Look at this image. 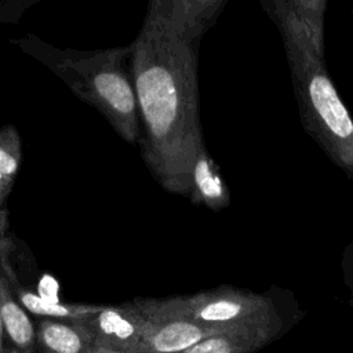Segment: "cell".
Returning <instances> with one entry per match:
<instances>
[{
	"label": "cell",
	"instance_id": "obj_17",
	"mask_svg": "<svg viewBox=\"0 0 353 353\" xmlns=\"http://www.w3.org/2000/svg\"><path fill=\"white\" fill-rule=\"evenodd\" d=\"M12 183H14V181H11L0 174V211H4V203H6V199L12 188Z\"/></svg>",
	"mask_w": 353,
	"mask_h": 353
},
{
	"label": "cell",
	"instance_id": "obj_19",
	"mask_svg": "<svg viewBox=\"0 0 353 353\" xmlns=\"http://www.w3.org/2000/svg\"><path fill=\"white\" fill-rule=\"evenodd\" d=\"M1 353H21L11 342H8V341H6V343H4V347H3V350H1Z\"/></svg>",
	"mask_w": 353,
	"mask_h": 353
},
{
	"label": "cell",
	"instance_id": "obj_6",
	"mask_svg": "<svg viewBox=\"0 0 353 353\" xmlns=\"http://www.w3.org/2000/svg\"><path fill=\"white\" fill-rule=\"evenodd\" d=\"M99 353H145L146 323L132 301L79 319Z\"/></svg>",
	"mask_w": 353,
	"mask_h": 353
},
{
	"label": "cell",
	"instance_id": "obj_8",
	"mask_svg": "<svg viewBox=\"0 0 353 353\" xmlns=\"http://www.w3.org/2000/svg\"><path fill=\"white\" fill-rule=\"evenodd\" d=\"M302 316L299 309H294L268 320L226 328L178 353H254L284 335Z\"/></svg>",
	"mask_w": 353,
	"mask_h": 353
},
{
	"label": "cell",
	"instance_id": "obj_21",
	"mask_svg": "<svg viewBox=\"0 0 353 353\" xmlns=\"http://www.w3.org/2000/svg\"><path fill=\"white\" fill-rule=\"evenodd\" d=\"M0 258H1V261H3V266L7 269V272H10V270H8V266H7V263H6V262H7V258H8V252H6L4 250L0 248Z\"/></svg>",
	"mask_w": 353,
	"mask_h": 353
},
{
	"label": "cell",
	"instance_id": "obj_4",
	"mask_svg": "<svg viewBox=\"0 0 353 353\" xmlns=\"http://www.w3.org/2000/svg\"><path fill=\"white\" fill-rule=\"evenodd\" d=\"M287 292L277 288L255 292L232 285H219L194 294L168 296V299L172 307L186 319L203 327L222 331L298 309L291 296L281 301Z\"/></svg>",
	"mask_w": 353,
	"mask_h": 353
},
{
	"label": "cell",
	"instance_id": "obj_7",
	"mask_svg": "<svg viewBox=\"0 0 353 353\" xmlns=\"http://www.w3.org/2000/svg\"><path fill=\"white\" fill-rule=\"evenodd\" d=\"M146 323L145 353H178L218 332L179 314L168 298L134 299Z\"/></svg>",
	"mask_w": 353,
	"mask_h": 353
},
{
	"label": "cell",
	"instance_id": "obj_3",
	"mask_svg": "<svg viewBox=\"0 0 353 353\" xmlns=\"http://www.w3.org/2000/svg\"><path fill=\"white\" fill-rule=\"evenodd\" d=\"M301 123L328 159L353 179V119L334 85L324 58L288 59Z\"/></svg>",
	"mask_w": 353,
	"mask_h": 353
},
{
	"label": "cell",
	"instance_id": "obj_5",
	"mask_svg": "<svg viewBox=\"0 0 353 353\" xmlns=\"http://www.w3.org/2000/svg\"><path fill=\"white\" fill-rule=\"evenodd\" d=\"M283 37L287 58H324L327 0H262Z\"/></svg>",
	"mask_w": 353,
	"mask_h": 353
},
{
	"label": "cell",
	"instance_id": "obj_14",
	"mask_svg": "<svg viewBox=\"0 0 353 353\" xmlns=\"http://www.w3.org/2000/svg\"><path fill=\"white\" fill-rule=\"evenodd\" d=\"M22 161L21 137L15 125L6 124L0 128V174L11 181Z\"/></svg>",
	"mask_w": 353,
	"mask_h": 353
},
{
	"label": "cell",
	"instance_id": "obj_10",
	"mask_svg": "<svg viewBox=\"0 0 353 353\" xmlns=\"http://www.w3.org/2000/svg\"><path fill=\"white\" fill-rule=\"evenodd\" d=\"M190 190L188 199L194 205H205L221 211L230 204V190L219 165L208 153L205 143L200 146L189 172Z\"/></svg>",
	"mask_w": 353,
	"mask_h": 353
},
{
	"label": "cell",
	"instance_id": "obj_18",
	"mask_svg": "<svg viewBox=\"0 0 353 353\" xmlns=\"http://www.w3.org/2000/svg\"><path fill=\"white\" fill-rule=\"evenodd\" d=\"M6 225H7L6 211H0V248L4 250L6 252H10V250H11V241L4 236Z\"/></svg>",
	"mask_w": 353,
	"mask_h": 353
},
{
	"label": "cell",
	"instance_id": "obj_22",
	"mask_svg": "<svg viewBox=\"0 0 353 353\" xmlns=\"http://www.w3.org/2000/svg\"><path fill=\"white\" fill-rule=\"evenodd\" d=\"M222 1H223V3H225V1H226V0H222Z\"/></svg>",
	"mask_w": 353,
	"mask_h": 353
},
{
	"label": "cell",
	"instance_id": "obj_20",
	"mask_svg": "<svg viewBox=\"0 0 353 353\" xmlns=\"http://www.w3.org/2000/svg\"><path fill=\"white\" fill-rule=\"evenodd\" d=\"M6 343V334H4V327H3V321H1V314H0V353L4 347Z\"/></svg>",
	"mask_w": 353,
	"mask_h": 353
},
{
	"label": "cell",
	"instance_id": "obj_13",
	"mask_svg": "<svg viewBox=\"0 0 353 353\" xmlns=\"http://www.w3.org/2000/svg\"><path fill=\"white\" fill-rule=\"evenodd\" d=\"M15 295L19 303L36 316L44 319H62V320H79L85 316H90L103 305H91V303H63L59 301H51L40 296L32 290L17 287Z\"/></svg>",
	"mask_w": 353,
	"mask_h": 353
},
{
	"label": "cell",
	"instance_id": "obj_1",
	"mask_svg": "<svg viewBox=\"0 0 353 353\" xmlns=\"http://www.w3.org/2000/svg\"><path fill=\"white\" fill-rule=\"evenodd\" d=\"M197 44L145 17L131 43L142 159L157 183L189 196V172L204 145L199 114Z\"/></svg>",
	"mask_w": 353,
	"mask_h": 353
},
{
	"label": "cell",
	"instance_id": "obj_9",
	"mask_svg": "<svg viewBox=\"0 0 353 353\" xmlns=\"http://www.w3.org/2000/svg\"><path fill=\"white\" fill-rule=\"evenodd\" d=\"M223 4L222 0H149L145 17L179 37L199 41Z\"/></svg>",
	"mask_w": 353,
	"mask_h": 353
},
{
	"label": "cell",
	"instance_id": "obj_11",
	"mask_svg": "<svg viewBox=\"0 0 353 353\" xmlns=\"http://www.w3.org/2000/svg\"><path fill=\"white\" fill-rule=\"evenodd\" d=\"M41 353H99L79 320L43 319L36 328Z\"/></svg>",
	"mask_w": 353,
	"mask_h": 353
},
{
	"label": "cell",
	"instance_id": "obj_2",
	"mask_svg": "<svg viewBox=\"0 0 353 353\" xmlns=\"http://www.w3.org/2000/svg\"><path fill=\"white\" fill-rule=\"evenodd\" d=\"M57 77L81 101L95 108L128 143H138L141 125L131 73V43L102 50L61 48L25 33L10 40Z\"/></svg>",
	"mask_w": 353,
	"mask_h": 353
},
{
	"label": "cell",
	"instance_id": "obj_15",
	"mask_svg": "<svg viewBox=\"0 0 353 353\" xmlns=\"http://www.w3.org/2000/svg\"><path fill=\"white\" fill-rule=\"evenodd\" d=\"M41 0H1L0 1V26L14 23L29 10L32 6Z\"/></svg>",
	"mask_w": 353,
	"mask_h": 353
},
{
	"label": "cell",
	"instance_id": "obj_16",
	"mask_svg": "<svg viewBox=\"0 0 353 353\" xmlns=\"http://www.w3.org/2000/svg\"><path fill=\"white\" fill-rule=\"evenodd\" d=\"M341 265H342V273H343L345 285L350 291L349 303L353 306V241L345 247L343 254H342Z\"/></svg>",
	"mask_w": 353,
	"mask_h": 353
},
{
	"label": "cell",
	"instance_id": "obj_12",
	"mask_svg": "<svg viewBox=\"0 0 353 353\" xmlns=\"http://www.w3.org/2000/svg\"><path fill=\"white\" fill-rule=\"evenodd\" d=\"M0 314L6 339L21 353H34L36 328L26 309L14 298L8 279L0 270Z\"/></svg>",
	"mask_w": 353,
	"mask_h": 353
}]
</instances>
